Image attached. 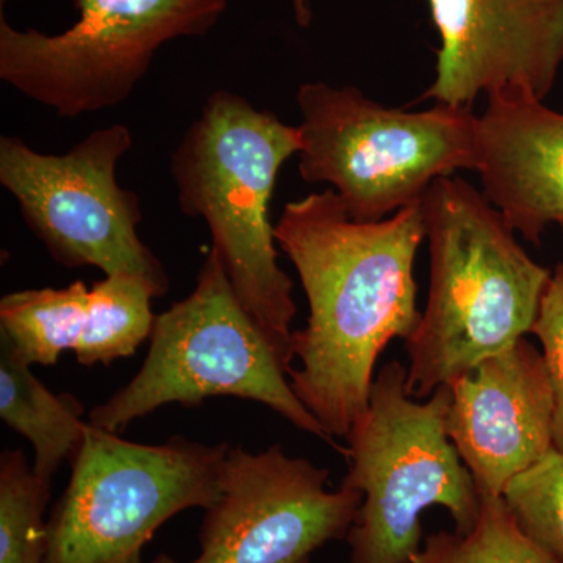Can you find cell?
<instances>
[{"instance_id":"cell-4","label":"cell","mask_w":563,"mask_h":563,"mask_svg":"<svg viewBox=\"0 0 563 563\" xmlns=\"http://www.w3.org/2000/svg\"><path fill=\"white\" fill-rule=\"evenodd\" d=\"M451 398L450 385H442L417 401L398 361L374 377L366 412L344 439L350 473L343 484L363 495L346 537L351 563H413L428 507H444L455 532L477 523L483 496L446 431Z\"/></svg>"},{"instance_id":"cell-17","label":"cell","mask_w":563,"mask_h":563,"mask_svg":"<svg viewBox=\"0 0 563 563\" xmlns=\"http://www.w3.org/2000/svg\"><path fill=\"white\" fill-rule=\"evenodd\" d=\"M413 563L553 562L521 532L503 496L485 495L472 531H440L426 537Z\"/></svg>"},{"instance_id":"cell-14","label":"cell","mask_w":563,"mask_h":563,"mask_svg":"<svg viewBox=\"0 0 563 563\" xmlns=\"http://www.w3.org/2000/svg\"><path fill=\"white\" fill-rule=\"evenodd\" d=\"M487 99L476 122L481 191L515 233L539 244L548 225H563V113L528 98Z\"/></svg>"},{"instance_id":"cell-19","label":"cell","mask_w":563,"mask_h":563,"mask_svg":"<svg viewBox=\"0 0 563 563\" xmlns=\"http://www.w3.org/2000/svg\"><path fill=\"white\" fill-rule=\"evenodd\" d=\"M533 335L542 344L554 396V450L563 455V263L544 292Z\"/></svg>"},{"instance_id":"cell-13","label":"cell","mask_w":563,"mask_h":563,"mask_svg":"<svg viewBox=\"0 0 563 563\" xmlns=\"http://www.w3.org/2000/svg\"><path fill=\"white\" fill-rule=\"evenodd\" d=\"M157 296L150 280L131 274L107 276L91 288L77 280L14 291L0 301V331L31 365H54L65 351L80 365H110L150 339Z\"/></svg>"},{"instance_id":"cell-20","label":"cell","mask_w":563,"mask_h":563,"mask_svg":"<svg viewBox=\"0 0 563 563\" xmlns=\"http://www.w3.org/2000/svg\"><path fill=\"white\" fill-rule=\"evenodd\" d=\"M292 13H295L296 24L302 29H309L312 24L313 11L310 0H291Z\"/></svg>"},{"instance_id":"cell-11","label":"cell","mask_w":563,"mask_h":563,"mask_svg":"<svg viewBox=\"0 0 563 563\" xmlns=\"http://www.w3.org/2000/svg\"><path fill=\"white\" fill-rule=\"evenodd\" d=\"M435 79L421 96L473 109L481 95L543 102L563 65V0H429Z\"/></svg>"},{"instance_id":"cell-18","label":"cell","mask_w":563,"mask_h":563,"mask_svg":"<svg viewBox=\"0 0 563 563\" xmlns=\"http://www.w3.org/2000/svg\"><path fill=\"white\" fill-rule=\"evenodd\" d=\"M518 528L553 563H563V455L551 450L503 493Z\"/></svg>"},{"instance_id":"cell-9","label":"cell","mask_w":563,"mask_h":563,"mask_svg":"<svg viewBox=\"0 0 563 563\" xmlns=\"http://www.w3.org/2000/svg\"><path fill=\"white\" fill-rule=\"evenodd\" d=\"M132 144L122 124L90 133L65 155L40 154L18 136H2L0 184L55 261L140 276L163 296L168 276L136 232L140 198L117 180L118 162Z\"/></svg>"},{"instance_id":"cell-10","label":"cell","mask_w":563,"mask_h":563,"mask_svg":"<svg viewBox=\"0 0 563 563\" xmlns=\"http://www.w3.org/2000/svg\"><path fill=\"white\" fill-rule=\"evenodd\" d=\"M328 481V470L280 444L262 453L229 446L191 563H310L325 543L346 539L363 501L351 485L329 490Z\"/></svg>"},{"instance_id":"cell-3","label":"cell","mask_w":563,"mask_h":563,"mask_svg":"<svg viewBox=\"0 0 563 563\" xmlns=\"http://www.w3.org/2000/svg\"><path fill=\"white\" fill-rule=\"evenodd\" d=\"M301 144L299 128L218 90L169 163L180 210L207 221L233 290L290 368L296 303L277 265L269 203L282 165Z\"/></svg>"},{"instance_id":"cell-22","label":"cell","mask_w":563,"mask_h":563,"mask_svg":"<svg viewBox=\"0 0 563 563\" xmlns=\"http://www.w3.org/2000/svg\"><path fill=\"white\" fill-rule=\"evenodd\" d=\"M561 228H562V232H563V225H561Z\"/></svg>"},{"instance_id":"cell-2","label":"cell","mask_w":563,"mask_h":563,"mask_svg":"<svg viewBox=\"0 0 563 563\" xmlns=\"http://www.w3.org/2000/svg\"><path fill=\"white\" fill-rule=\"evenodd\" d=\"M421 207L431 284L420 324L406 340L407 391L417 399L531 333L553 277L462 177L433 181Z\"/></svg>"},{"instance_id":"cell-21","label":"cell","mask_w":563,"mask_h":563,"mask_svg":"<svg viewBox=\"0 0 563 563\" xmlns=\"http://www.w3.org/2000/svg\"><path fill=\"white\" fill-rule=\"evenodd\" d=\"M150 563H177V562L174 561L172 555L163 553L161 555H157V558H155L154 561H152Z\"/></svg>"},{"instance_id":"cell-5","label":"cell","mask_w":563,"mask_h":563,"mask_svg":"<svg viewBox=\"0 0 563 563\" xmlns=\"http://www.w3.org/2000/svg\"><path fill=\"white\" fill-rule=\"evenodd\" d=\"M150 340L140 372L92 410L90 424L117 433L166 404L196 407L233 396L265 404L344 453L292 391L290 366L240 301L214 247L191 295L155 317Z\"/></svg>"},{"instance_id":"cell-15","label":"cell","mask_w":563,"mask_h":563,"mask_svg":"<svg viewBox=\"0 0 563 563\" xmlns=\"http://www.w3.org/2000/svg\"><path fill=\"white\" fill-rule=\"evenodd\" d=\"M31 366L0 331V418L32 443L33 472L51 483L62 462L80 446L87 424L79 399L69 393L54 395Z\"/></svg>"},{"instance_id":"cell-16","label":"cell","mask_w":563,"mask_h":563,"mask_svg":"<svg viewBox=\"0 0 563 563\" xmlns=\"http://www.w3.org/2000/svg\"><path fill=\"white\" fill-rule=\"evenodd\" d=\"M51 483L41 479L21 450L0 455V563H44Z\"/></svg>"},{"instance_id":"cell-12","label":"cell","mask_w":563,"mask_h":563,"mask_svg":"<svg viewBox=\"0 0 563 563\" xmlns=\"http://www.w3.org/2000/svg\"><path fill=\"white\" fill-rule=\"evenodd\" d=\"M446 431L481 496H503L554 450V396L543 352L521 339L448 384Z\"/></svg>"},{"instance_id":"cell-1","label":"cell","mask_w":563,"mask_h":563,"mask_svg":"<svg viewBox=\"0 0 563 563\" xmlns=\"http://www.w3.org/2000/svg\"><path fill=\"white\" fill-rule=\"evenodd\" d=\"M274 239L298 269L309 320L292 332L290 384L335 439L366 412L374 365L420 324L415 258L426 239L420 203L377 222L351 220L333 190L288 202Z\"/></svg>"},{"instance_id":"cell-8","label":"cell","mask_w":563,"mask_h":563,"mask_svg":"<svg viewBox=\"0 0 563 563\" xmlns=\"http://www.w3.org/2000/svg\"><path fill=\"white\" fill-rule=\"evenodd\" d=\"M80 18L44 35L11 27L0 10V79L62 118L128 101L163 44L203 36L229 0H73Z\"/></svg>"},{"instance_id":"cell-7","label":"cell","mask_w":563,"mask_h":563,"mask_svg":"<svg viewBox=\"0 0 563 563\" xmlns=\"http://www.w3.org/2000/svg\"><path fill=\"white\" fill-rule=\"evenodd\" d=\"M228 451L185 437L125 442L88 422L47 520L44 563H144L143 548L169 518L217 501Z\"/></svg>"},{"instance_id":"cell-6","label":"cell","mask_w":563,"mask_h":563,"mask_svg":"<svg viewBox=\"0 0 563 563\" xmlns=\"http://www.w3.org/2000/svg\"><path fill=\"white\" fill-rule=\"evenodd\" d=\"M299 173L335 188L351 220L377 222L420 203L440 177L476 168L473 109H388L355 87L310 81L296 95Z\"/></svg>"}]
</instances>
